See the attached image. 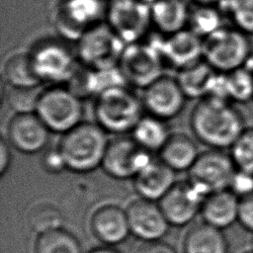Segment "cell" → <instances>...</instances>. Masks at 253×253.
I'll return each instance as SVG.
<instances>
[{"label":"cell","instance_id":"obj_40","mask_svg":"<svg viewBox=\"0 0 253 253\" xmlns=\"http://www.w3.org/2000/svg\"><path fill=\"white\" fill-rule=\"evenodd\" d=\"M195 5H211L217 6L221 0H190Z\"/></svg>","mask_w":253,"mask_h":253},{"label":"cell","instance_id":"obj_23","mask_svg":"<svg viewBox=\"0 0 253 253\" xmlns=\"http://www.w3.org/2000/svg\"><path fill=\"white\" fill-rule=\"evenodd\" d=\"M183 246L184 253H229V244L223 231L206 222L190 228Z\"/></svg>","mask_w":253,"mask_h":253},{"label":"cell","instance_id":"obj_29","mask_svg":"<svg viewBox=\"0 0 253 253\" xmlns=\"http://www.w3.org/2000/svg\"><path fill=\"white\" fill-rule=\"evenodd\" d=\"M35 253H82L78 239L69 231L61 228L39 235Z\"/></svg>","mask_w":253,"mask_h":253},{"label":"cell","instance_id":"obj_30","mask_svg":"<svg viewBox=\"0 0 253 253\" xmlns=\"http://www.w3.org/2000/svg\"><path fill=\"white\" fill-rule=\"evenodd\" d=\"M217 7L234 28L247 36L253 35V0H221Z\"/></svg>","mask_w":253,"mask_h":253},{"label":"cell","instance_id":"obj_38","mask_svg":"<svg viewBox=\"0 0 253 253\" xmlns=\"http://www.w3.org/2000/svg\"><path fill=\"white\" fill-rule=\"evenodd\" d=\"M137 253H177V251L168 243L158 241H150L142 244Z\"/></svg>","mask_w":253,"mask_h":253},{"label":"cell","instance_id":"obj_5","mask_svg":"<svg viewBox=\"0 0 253 253\" xmlns=\"http://www.w3.org/2000/svg\"><path fill=\"white\" fill-rule=\"evenodd\" d=\"M76 43L78 59L88 69H106L119 66L126 45L106 22L89 29Z\"/></svg>","mask_w":253,"mask_h":253},{"label":"cell","instance_id":"obj_21","mask_svg":"<svg viewBox=\"0 0 253 253\" xmlns=\"http://www.w3.org/2000/svg\"><path fill=\"white\" fill-rule=\"evenodd\" d=\"M70 89L79 98L87 96H99L104 91L126 86V80L119 66L106 69H88L80 75L76 72L68 82Z\"/></svg>","mask_w":253,"mask_h":253},{"label":"cell","instance_id":"obj_15","mask_svg":"<svg viewBox=\"0 0 253 253\" xmlns=\"http://www.w3.org/2000/svg\"><path fill=\"white\" fill-rule=\"evenodd\" d=\"M130 233L144 242L158 241L168 231L170 223L159 205L139 199L131 202L126 210Z\"/></svg>","mask_w":253,"mask_h":253},{"label":"cell","instance_id":"obj_11","mask_svg":"<svg viewBox=\"0 0 253 253\" xmlns=\"http://www.w3.org/2000/svg\"><path fill=\"white\" fill-rule=\"evenodd\" d=\"M29 54L35 72L42 82H69L77 72L74 53L61 42H40Z\"/></svg>","mask_w":253,"mask_h":253},{"label":"cell","instance_id":"obj_31","mask_svg":"<svg viewBox=\"0 0 253 253\" xmlns=\"http://www.w3.org/2000/svg\"><path fill=\"white\" fill-rule=\"evenodd\" d=\"M226 88L231 103H250L253 101V71L243 66L226 73Z\"/></svg>","mask_w":253,"mask_h":253},{"label":"cell","instance_id":"obj_17","mask_svg":"<svg viewBox=\"0 0 253 253\" xmlns=\"http://www.w3.org/2000/svg\"><path fill=\"white\" fill-rule=\"evenodd\" d=\"M8 138L19 151L36 153L45 147L49 128L36 113L16 114L8 126Z\"/></svg>","mask_w":253,"mask_h":253},{"label":"cell","instance_id":"obj_43","mask_svg":"<svg viewBox=\"0 0 253 253\" xmlns=\"http://www.w3.org/2000/svg\"><path fill=\"white\" fill-rule=\"evenodd\" d=\"M250 249L253 250V234H252V237L250 239Z\"/></svg>","mask_w":253,"mask_h":253},{"label":"cell","instance_id":"obj_25","mask_svg":"<svg viewBox=\"0 0 253 253\" xmlns=\"http://www.w3.org/2000/svg\"><path fill=\"white\" fill-rule=\"evenodd\" d=\"M159 153L160 159L174 171L189 170L200 154L194 140L184 133L170 134Z\"/></svg>","mask_w":253,"mask_h":253},{"label":"cell","instance_id":"obj_34","mask_svg":"<svg viewBox=\"0 0 253 253\" xmlns=\"http://www.w3.org/2000/svg\"><path fill=\"white\" fill-rule=\"evenodd\" d=\"M39 87H14L7 84L6 98L16 114L36 113L37 105L42 91Z\"/></svg>","mask_w":253,"mask_h":253},{"label":"cell","instance_id":"obj_42","mask_svg":"<svg viewBox=\"0 0 253 253\" xmlns=\"http://www.w3.org/2000/svg\"><path fill=\"white\" fill-rule=\"evenodd\" d=\"M140 1H142V2H144V3H147V4H152L154 1H156V0H140Z\"/></svg>","mask_w":253,"mask_h":253},{"label":"cell","instance_id":"obj_44","mask_svg":"<svg viewBox=\"0 0 253 253\" xmlns=\"http://www.w3.org/2000/svg\"><path fill=\"white\" fill-rule=\"evenodd\" d=\"M242 253H253V250L249 248L248 250H246V251H244V252H242Z\"/></svg>","mask_w":253,"mask_h":253},{"label":"cell","instance_id":"obj_20","mask_svg":"<svg viewBox=\"0 0 253 253\" xmlns=\"http://www.w3.org/2000/svg\"><path fill=\"white\" fill-rule=\"evenodd\" d=\"M239 201L228 189L208 195L201 209L204 222L221 230L237 223Z\"/></svg>","mask_w":253,"mask_h":253},{"label":"cell","instance_id":"obj_32","mask_svg":"<svg viewBox=\"0 0 253 253\" xmlns=\"http://www.w3.org/2000/svg\"><path fill=\"white\" fill-rule=\"evenodd\" d=\"M31 228L39 235L62 227L63 216L61 211L53 205L42 203L35 206L28 216Z\"/></svg>","mask_w":253,"mask_h":253},{"label":"cell","instance_id":"obj_7","mask_svg":"<svg viewBox=\"0 0 253 253\" xmlns=\"http://www.w3.org/2000/svg\"><path fill=\"white\" fill-rule=\"evenodd\" d=\"M36 114L49 130L63 132L79 125L83 117V106L70 89L52 87L42 92Z\"/></svg>","mask_w":253,"mask_h":253},{"label":"cell","instance_id":"obj_13","mask_svg":"<svg viewBox=\"0 0 253 253\" xmlns=\"http://www.w3.org/2000/svg\"><path fill=\"white\" fill-rule=\"evenodd\" d=\"M158 48L164 64L182 70L203 58V39L184 29L169 36L159 34L150 39Z\"/></svg>","mask_w":253,"mask_h":253},{"label":"cell","instance_id":"obj_36","mask_svg":"<svg viewBox=\"0 0 253 253\" xmlns=\"http://www.w3.org/2000/svg\"><path fill=\"white\" fill-rule=\"evenodd\" d=\"M237 223L253 234V194L240 199Z\"/></svg>","mask_w":253,"mask_h":253},{"label":"cell","instance_id":"obj_14","mask_svg":"<svg viewBox=\"0 0 253 253\" xmlns=\"http://www.w3.org/2000/svg\"><path fill=\"white\" fill-rule=\"evenodd\" d=\"M186 98L177 79L162 75L144 89L142 103L150 116L165 121L182 111Z\"/></svg>","mask_w":253,"mask_h":253},{"label":"cell","instance_id":"obj_3","mask_svg":"<svg viewBox=\"0 0 253 253\" xmlns=\"http://www.w3.org/2000/svg\"><path fill=\"white\" fill-rule=\"evenodd\" d=\"M143 103L135 94L119 86L108 89L96 97L95 116L97 124L106 131L125 133L132 131L143 117Z\"/></svg>","mask_w":253,"mask_h":253},{"label":"cell","instance_id":"obj_26","mask_svg":"<svg viewBox=\"0 0 253 253\" xmlns=\"http://www.w3.org/2000/svg\"><path fill=\"white\" fill-rule=\"evenodd\" d=\"M170 136L164 120L153 116L142 117L132 129V137L148 151H159Z\"/></svg>","mask_w":253,"mask_h":253},{"label":"cell","instance_id":"obj_24","mask_svg":"<svg viewBox=\"0 0 253 253\" xmlns=\"http://www.w3.org/2000/svg\"><path fill=\"white\" fill-rule=\"evenodd\" d=\"M217 71L211 67L205 60L179 70L177 81L186 97L203 99L211 93Z\"/></svg>","mask_w":253,"mask_h":253},{"label":"cell","instance_id":"obj_35","mask_svg":"<svg viewBox=\"0 0 253 253\" xmlns=\"http://www.w3.org/2000/svg\"><path fill=\"white\" fill-rule=\"evenodd\" d=\"M240 199L253 194V173L236 169L229 189Z\"/></svg>","mask_w":253,"mask_h":253},{"label":"cell","instance_id":"obj_45","mask_svg":"<svg viewBox=\"0 0 253 253\" xmlns=\"http://www.w3.org/2000/svg\"><path fill=\"white\" fill-rule=\"evenodd\" d=\"M106 1H109V0H106Z\"/></svg>","mask_w":253,"mask_h":253},{"label":"cell","instance_id":"obj_6","mask_svg":"<svg viewBox=\"0 0 253 253\" xmlns=\"http://www.w3.org/2000/svg\"><path fill=\"white\" fill-rule=\"evenodd\" d=\"M106 12V0H59L54 27L65 40L76 42L89 29L105 22Z\"/></svg>","mask_w":253,"mask_h":253},{"label":"cell","instance_id":"obj_27","mask_svg":"<svg viewBox=\"0 0 253 253\" xmlns=\"http://www.w3.org/2000/svg\"><path fill=\"white\" fill-rule=\"evenodd\" d=\"M4 77L8 85L33 88L42 83L32 64L29 53H16L10 56L4 66Z\"/></svg>","mask_w":253,"mask_h":253},{"label":"cell","instance_id":"obj_2","mask_svg":"<svg viewBox=\"0 0 253 253\" xmlns=\"http://www.w3.org/2000/svg\"><path fill=\"white\" fill-rule=\"evenodd\" d=\"M108 144L106 130L102 126L80 123L63 134L58 149L67 169L86 173L102 165Z\"/></svg>","mask_w":253,"mask_h":253},{"label":"cell","instance_id":"obj_18","mask_svg":"<svg viewBox=\"0 0 253 253\" xmlns=\"http://www.w3.org/2000/svg\"><path fill=\"white\" fill-rule=\"evenodd\" d=\"M96 237L108 245H116L126 239L130 233L126 211L115 205L99 208L91 219Z\"/></svg>","mask_w":253,"mask_h":253},{"label":"cell","instance_id":"obj_22","mask_svg":"<svg viewBox=\"0 0 253 253\" xmlns=\"http://www.w3.org/2000/svg\"><path fill=\"white\" fill-rule=\"evenodd\" d=\"M191 7L187 0H156L150 4L152 26L163 36L188 27Z\"/></svg>","mask_w":253,"mask_h":253},{"label":"cell","instance_id":"obj_9","mask_svg":"<svg viewBox=\"0 0 253 253\" xmlns=\"http://www.w3.org/2000/svg\"><path fill=\"white\" fill-rule=\"evenodd\" d=\"M105 22L126 44L143 41L152 26L150 5L140 0H109Z\"/></svg>","mask_w":253,"mask_h":253},{"label":"cell","instance_id":"obj_37","mask_svg":"<svg viewBox=\"0 0 253 253\" xmlns=\"http://www.w3.org/2000/svg\"><path fill=\"white\" fill-rule=\"evenodd\" d=\"M42 165L44 169L50 173H58L66 168L63 157L58 149H49L42 157Z\"/></svg>","mask_w":253,"mask_h":253},{"label":"cell","instance_id":"obj_39","mask_svg":"<svg viewBox=\"0 0 253 253\" xmlns=\"http://www.w3.org/2000/svg\"><path fill=\"white\" fill-rule=\"evenodd\" d=\"M11 161V153L7 142L2 138L0 142V174L3 176L8 170Z\"/></svg>","mask_w":253,"mask_h":253},{"label":"cell","instance_id":"obj_41","mask_svg":"<svg viewBox=\"0 0 253 253\" xmlns=\"http://www.w3.org/2000/svg\"><path fill=\"white\" fill-rule=\"evenodd\" d=\"M89 253H119V252L110 247H99V248L93 249Z\"/></svg>","mask_w":253,"mask_h":253},{"label":"cell","instance_id":"obj_28","mask_svg":"<svg viewBox=\"0 0 253 253\" xmlns=\"http://www.w3.org/2000/svg\"><path fill=\"white\" fill-rule=\"evenodd\" d=\"M223 19L217 6L196 5L191 8L187 28L204 40L225 26Z\"/></svg>","mask_w":253,"mask_h":253},{"label":"cell","instance_id":"obj_33","mask_svg":"<svg viewBox=\"0 0 253 253\" xmlns=\"http://www.w3.org/2000/svg\"><path fill=\"white\" fill-rule=\"evenodd\" d=\"M228 153L236 169L253 173V126L243 129Z\"/></svg>","mask_w":253,"mask_h":253},{"label":"cell","instance_id":"obj_4","mask_svg":"<svg viewBox=\"0 0 253 253\" xmlns=\"http://www.w3.org/2000/svg\"><path fill=\"white\" fill-rule=\"evenodd\" d=\"M203 42V58L217 72L241 68L253 54L248 36L234 27L224 26Z\"/></svg>","mask_w":253,"mask_h":253},{"label":"cell","instance_id":"obj_12","mask_svg":"<svg viewBox=\"0 0 253 253\" xmlns=\"http://www.w3.org/2000/svg\"><path fill=\"white\" fill-rule=\"evenodd\" d=\"M152 160L150 151L133 137L119 136L109 142L102 167L113 178H134Z\"/></svg>","mask_w":253,"mask_h":253},{"label":"cell","instance_id":"obj_16","mask_svg":"<svg viewBox=\"0 0 253 253\" xmlns=\"http://www.w3.org/2000/svg\"><path fill=\"white\" fill-rule=\"evenodd\" d=\"M205 198L189 182H179L163 196L159 206L170 224L182 226L201 211Z\"/></svg>","mask_w":253,"mask_h":253},{"label":"cell","instance_id":"obj_1","mask_svg":"<svg viewBox=\"0 0 253 253\" xmlns=\"http://www.w3.org/2000/svg\"><path fill=\"white\" fill-rule=\"evenodd\" d=\"M191 127L196 137L212 149H229L247 126L243 114L233 103L206 97L191 114Z\"/></svg>","mask_w":253,"mask_h":253},{"label":"cell","instance_id":"obj_19","mask_svg":"<svg viewBox=\"0 0 253 253\" xmlns=\"http://www.w3.org/2000/svg\"><path fill=\"white\" fill-rule=\"evenodd\" d=\"M175 171L161 159H152L135 177L134 188L141 198L160 201L175 184Z\"/></svg>","mask_w":253,"mask_h":253},{"label":"cell","instance_id":"obj_8","mask_svg":"<svg viewBox=\"0 0 253 253\" xmlns=\"http://www.w3.org/2000/svg\"><path fill=\"white\" fill-rule=\"evenodd\" d=\"M236 167L229 155L220 149H209L199 154L189 169L188 182L204 197L229 189Z\"/></svg>","mask_w":253,"mask_h":253},{"label":"cell","instance_id":"obj_10","mask_svg":"<svg viewBox=\"0 0 253 253\" xmlns=\"http://www.w3.org/2000/svg\"><path fill=\"white\" fill-rule=\"evenodd\" d=\"M164 65L151 40L126 44L119 62L126 83L143 89L162 76Z\"/></svg>","mask_w":253,"mask_h":253}]
</instances>
